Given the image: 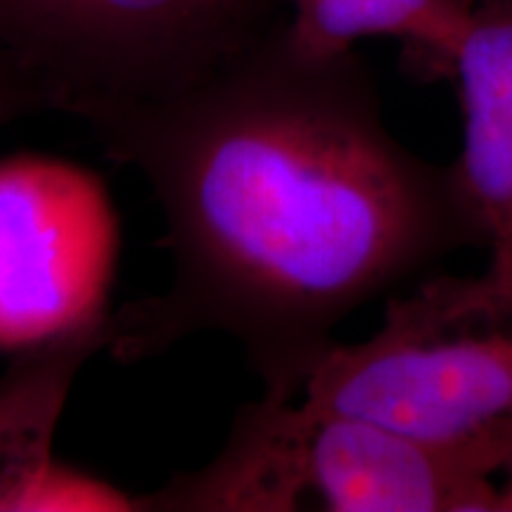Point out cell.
<instances>
[{
	"mask_svg": "<svg viewBox=\"0 0 512 512\" xmlns=\"http://www.w3.org/2000/svg\"><path fill=\"white\" fill-rule=\"evenodd\" d=\"M162 207L171 283L110 316L131 363L197 332L238 342L264 399L294 401L358 306L484 245L453 164L401 145L358 55L283 24L171 98L81 119Z\"/></svg>",
	"mask_w": 512,
	"mask_h": 512,
	"instance_id": "6da1fadb",
	"label": "cell"
},
{
	"mask_svg": "<svg viewBox=\"0 0 512 512\" xmlns=\"http://www.w3.org/2000/svg\"><path fill=\"white\" fill-rule=\"evenodd\" d=\"M299 401L439 441L501 430L512 422V304L477 275L425 280L389 299L373 337L332 344Z\"/></svg>",
	"mask_w": 512,
	"mask_h": 512,
	"instance_id": "7a4b0ae2",
	"label": "cell"
},
{
	"mask_svg": "<svg viewBox=\"0 0 512 512\" xmlns=\"http://www.w3.org/2000/svg\"><path fill=\"white\" fill-rule=\"evenodd\" d=\"M271 0H0V55L83 119L185 91L271 29Z\"/></svg>",
	"mask_w": 512,
	"mask_h": 512,
	"instance_id": "3957f363",
	"label": "cell"
},
{
	"mask_svg": "<svg viewBox=\"0 0 512 512\" xmlns=\"http://www.w3.org/2000/svg\"><path fill=\"white\" fill-rule=\"evenodd\" d=\"M510 425L439 441L366 418L294 406L292 477L299 510L498 512Z\"/></svg>",
	"mask_w": 512,
	"mask_h": 512,
	"instance_id": "277c9868",
	"label": "cell"
},
{
	"mask_svg": "<svg viewBox=\"0 0 512 512\" xmlns=\"http://www.w3.org/2000/svg\"><path fill=\"white\" fill-rule=\"evenodd\" d=\"M110 245L86 176L41 159L0 166V342L34 347L100 318Z\"/></svg>",
	"mask_w": 512,
	"mask_h": 512,
	"instance_id": "5b68a950",
	"label": "cell"
},
{
	"mask_svg": "<svg viewBox=\"0 0 512 512\" xmlns=\"http://www.w3.org/2000/svg\"><path fill=\"white\" fill-rule=\"evenodd\" d=\"M448 81L463 110L458 183L491 259L479 283L512 304V0H477Z\"/></svg>",
	"mask_w": 512,
	"mask_h": 512,
	"instance_id": "8992f818",
	"label": "cell"
},
{
	"mask_svg": "<svg viewBox=\"0 0 512 512\" xmlns=\"http://www.w3.org/2000/svg\"><path fill=\"white\" fill-rule=\"evenodd\" d=\"M290 10L283 34L299 53L337 57L363 38H394L413 72L448 79L477 0H271Z\"/></svg>",
	"mask_w": 512,
	"mask_h": 512,
	"instance_id": "52a82bcc",
	"label": "cell"
},
{
	"mask_svg": "<svg viewBox=\"0 0 512 512\" xmlns=\"http://www.w3.org/2000/svg\"><path fill=\"white\" fill-rule=\"evenodd\" d=\"M43 110H48V102L41 91L8 57L0 55V128Z\"/></svg>",
	"mask_w": 512,
	"mask_h": 512,
	"instance_id": "ba28073f",
	"label": "cell"
},
{
	"mask_svg": "<svg viewBox=\"0 0 512 512\" xmlns=\"http://www.w3.org/2000/svg\"><path fill=\"white\" fill-rule=\"evenodd\" d=\"M498 512H512V432L501 479H498Z\"/></svg>",
	"mask_w": 512,
	"mask_h": 512,
	"instance_id": "9c48e42d",
	"label": "cell"
}]
</instances>
